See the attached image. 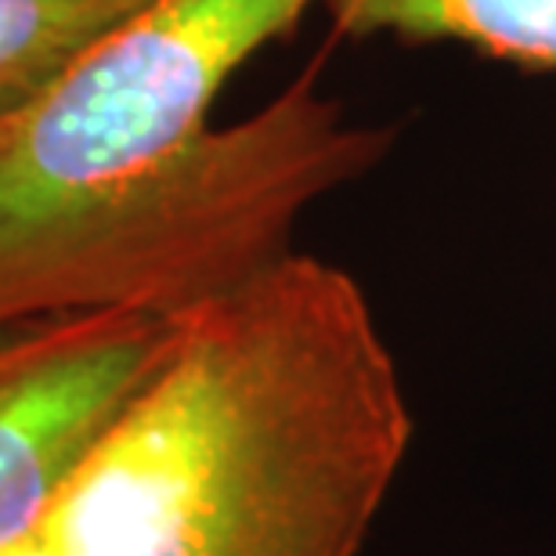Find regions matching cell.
I'll list each match as a JSON object with an SVG mask.
<instances>
[{
	"mask_svg": "<svg viewBox=\"0 0 556 556\" xmlns=\"http://www.w3.org/2000/svg\"><path fill=\"white\" fill-rule=\"evenodd\" d=\"M174 318H48L0 337V549L43 528L94 441L149 380Z\"/></svg>",
	"mask_w": 556,
	"mask_h": 556,
	"instance_id": "3",
	"label": "cell"
},
{
	"mask_svg": "<svg viewBox=\"0 0 556 556\" xmlns=\"http://www.w3.org/2000/svg\"><path fill=\"white\" fill-rule=\"evenodd\" d=\"M0 337H4V332H0Z\"/></svg>",
	"mask_w": 556,
	"mask_h": 556,
	"instance_id": "7",
	"label": "cell"
},
{
	"mask_svg": "<svg viewBox=\"0 0 556 556\" xmlns=\"http://www.w3.org/2000/svg\"><path fill=\"white\" fill-rule=\"evenodd\" d=\"M413 433L358 278L293 250L174 318L40 531L62 556H362Z\"/></svg>",
	"mask_w": 556,
	"mask_h": 556,
	"instance_id": "2",
	"label": "cell"
},
{
	"mask_svg": "<svg viewBox=\"0 0 556 556\" xmlns=\"http://www.w3.org/2000/svg\"><path fill=\"white\" fill-rule=\"evenodd\" d=\"M0 556H62V553L54 549L48 539H43V531H33V535L11 542V546L0 549Z\"/></svg>",
	"mask_w": 556,
	"mask_h": 556,
	"instance_id": "6",
	"label": "cell"
},
{
	"mask_svg": "<svg viewBox=\"0 0 556 556\" xmlns=\"http://www.w3.org/2000/svg\"><path fill=\"white\" fill-rule=\"evenodd\" d=\"M318 0H144L0 141V332L48 318H181L293 253L318 199L394 149L311 65L214 127L220 91Z\"/></svg>",
	"mask_w": 556,
	"mask_h": 556,
	"instance_id": "1",
	"label": "cell"
},
{
	"mask_svg": "<svg viewBox=\"0 0 556 556\" xmlns=\"http://www.w3.org/2000/svg\"><path fill=\"white\" fill-rule=\"evenodd\" d=\"M144 0H0V141L59 73Z\"/></svg>",
	"mask_w": 556,
	"mask_h": 556,
	"instance_id": "5",
	"label": "cell"
},
{
	"mask_svg": "<svg viewBox=\"0 0 556 556\" xmlns=\"http://www.w3.org/2000/svg\"><path fill=\"white\" fill-rule=\"evenodd\" d=\"M337 37L459 43L481 59L556 73V0H318Z\"/></svg>",
	"mask_w": 556,
	"mask_h": 556,
	"instance_id": "4",
	"label": "cell"
}]
</instances>
